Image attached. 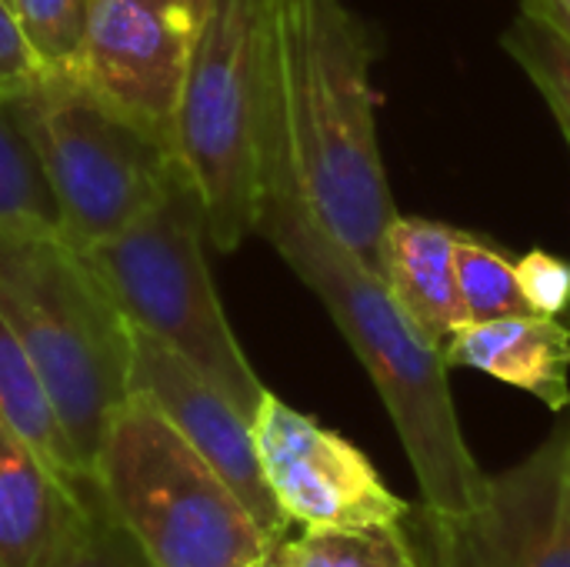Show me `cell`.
<instances>
[{
  "instance_id": "obj_1",
  "label": "cell",
  "mask_w": 570,
  "mask_h": 567,
  "mask_svg": "<svg viewBox=\"0 0 570 567\" xmlns=\"http://www.w3.org/2000/svg\"><path fill=\"white\" fill-rule=\"evenodd\" d=\"M377 50L344 0H274L264 177H281L327 234L381 274L397 204L377 140Z\"/></svg>"
},
{
  "instance_id": "obj_2",
  "label": "cell",
  "mask_w": 570,
  "mask_h": 567,
  "mask_svg": "<svg viewBox=\"0 0 570 567\" xmlns=\"http://www.w3.org/2000/svg\"><path fill=\"white\" fill-rule=\"evenodd\" d=\"M257 234L317 294L364 364L417 475L421 505L438 515L474 511L488 498L491 475L461 431L444 348L411 321L384 277L327 234L301 197L271 174L264 177Z\"/></svg>"
},
{
  "instance_id": "obj_3",
  "label": "cell",
  "mask_w": 570,
  "mask_h": 567,
  "mask_svg": "<svg viewBox=\"0 0 570 567\" xmlns=\"http://www.w3.org/2000/svg\"><path fill=\"white\" fill-rule=\"evenodd\" d=\"M0 314L94 478L104 434L130 398L127 317L83 247L37 221H0Z\"/></svg>"
},
{
  "instance_id": "obj_4",
  "label": "cell",
  "mask_w": 570,
  "mask_h": 567,
  "mask_svg": "<svg viewBox=\"0 0 570 567\" xmlns=\"http://www.w3.org/2000/svg\"><path fill=\"white\" fill-rule=\"evenodd\" d=\"M207 214L177 160L160 194L104 244L83 247L130 328L200 371L247 421L267 388L250 368L207 264Z\"/></svg>"
},
{
  "instance_id": "obj_5",
  "label": "cell",
  "mask_w": 570,
  "mask_h": 567,
  "mask_svg": "<svg viewBox=\"0 0 570 567\" xmlns=\"http://www.w3.org/2000/svg\"><path fill=\"white\" fill-rule=\"evenodd\" d=\"M271 13L274 0H207L174 114V154L197 184L210 244L227 254L261 217Z\"/></svg>"
},
{
  "instance_id": "obj_6",
  "label": "cell",
  "mask_w": 570,
  "mask_h": 567,
  "mask_svg": "<svg viewBox=\"0 0 570 567\" xmlns=\"http://www.w3.org/2000/svg\"><path fill=\"white\" fill-rule=\"evenodd\" d=\"M94 481L150 567H244L274 548L237 491L140 394L114 414Z\"/></svg>"
},
{
  "instance_id": "obj_7",
  "label": "cell",
  "mask_w": 570,
  "mask_h": 567,
  "mask_svg": "<svg viewBox=\"0 0 570 567\" xmlns=\"http://www.w3.org/2000/svg\"><path fill=\"white\" fill-rule=\"evenodd\" d=\"M10 107L53 190L60 231L77 247L104 244L137 221L180 160L73 70L43 67Z\"/></svg>"
},
{
  "instance_id": "obj_8",
  "label": "cell",
  "mask_w": 570,
  "mask_h": 567,
  "mask_svg": "<svg viewBox=\"0 0 570 567\" xmlns=\"http://www.w3.org/2000/svg\"><path fill=\"white\" fill-rule=\"evenodd\" d=\"M421 567H570V428L491 478L468 515L404 518Z\"/></svg>"
},
{
  "instance_id": "obj_9",
  "label": "cell",
  "mask_w": 570,
  "mask_h": 567,
  "mask_svg": "<svg viewBox=\"0 0 570 567\" xmlns=\"http://www.w3.org/2000/svg\"><path fill=\"white\" fill-rule=\"evenodd\" d=\"M207 0H87L73 74L174 150V114Z\"/></svg>"
},
{
  "instance_id": "obj_10",
  "label": "cell",
  "mask_w": 570,
  "mask_h": 567,
  "mask_svg": "<svg viewBox=\"0 0 570 567\" xmlns=\"http://www.w3.org/2000/svg\"><path fill=\"white\" fill-rule=\"evenodd\" d=\"M250 434L264 481L291 525L374 528L407 518L411 505L384 485L357 444L291 408L274 391L254 411Z\"/></svg>"
},
{
  "instance_id": "obj_11",
  "label": "cell",
  "mask_w": 570,
  "mask_h": 567,
  "mask_svg": "<svg viewBox=\"0 0 570 567\" xmlns=\"http://www.w3.org/2000/svg\"><path fill=\"white\" fill-rule=\"evenodd\" d=\"M130 394L147 398L177 428V434L237 491L254 521L277 545L287 535L291 521L284 518L264 481L250 421L180 354L137 328H130Z\"/></svg>"
},
{
  "instance_id": "obj_12",
  "label": "cell",
  "mask_w": 570,
  "mask_h": 567,
  "mask_svg": "<svg viewBox=\"0 0 570 567\" xmlns=\"http://www.w3.org/2000/svg\"><path fill=\"white\" fill-rule=\"evenodd\" d=\"M97 511V481L63 475L0 421V567H60Z\"/></svg>"
},
{
  "instance_id": "obj_13",
  "label": "cell",
  "mask_w": 570,
  "mask_h": 567,
  "mask_svg": "<svg viewBox=\"0 0 570 567\" xmlns=\"http://www.w3.org/2000/svg\"><path fill=\"white\" fill-rule=\"evenodd\" d=\"M448 368L481 371L528 391L551 411L570 404V328L561 317L511 314L458 328L444 341Z\"/></svg>"
},
{
  "instance_id": "obj_14",
  "label": "cell",
  "mask_w": 570,
  "mask_h": 567,
  "mask_svg": "<svg viewBox=\"0 0 570 567\" xmlns=\"http://www.w3.org/2000/svg\"><path fill=\"white\" fill-rule=\"evenodd\" d=\"M458 231L428 217L397 214L381 244V277L411 321L444 348L464 328V307L454 274Z\"/></svg>"
},
{
  "instance_id": "obj_15",
  "label": "cell",
  "mask_w": 570,
  "mask_h": 567,
  "mask_svg": "<svg viewBox=\"0 0 570 567\" xmlns=\"http://www.w3.org/2000/svg\"><path fill=\"white\" fill-rule=\"evenodd\" d=\"M0 421L17 431L27 444H33L50 465L77 481H94L80 465L40 378L30 364L23 344L17 341L13 328L0 314Z\"/></svg>"
},
{
  "instance_id": "obj_16",
  "label": "cell",
  "mask_w": 570,
  "mask_h": 567,
  "mask_svg": "<svg viewBox=\"0 0 570 567\" xmlns=\"http://www.w3.org/2000/svg\"><path fill=\"white\" fill-rule=\"evenodd\" d=\"M271 567H421L401 525L374 528H301L271 548Z\"/></svg>"
},
{
  "instance_id": "obj_17",
  "label": "cell",
  "mask_w": 570,
  "mask_h": 567,
  "mask_svg": "<svg viewBox=\"0 0 570 567\" xmlns=\"http://www.w3.org/2000/svg\"><path fill=\"white\" fill-rule=\"evenodd\" d=\"M454 274H458V294H461L468 324L498 321L511 314H531L518 287L514 261L494 244L458 231Z\"/></svg>"
},
{
  "instance_id": "obj_18",
  "label": "cell",
  "mask_w": 570,
  "mask_h": 567,
  "mask_svg": "<svg viewBox=\"0 0 570 567\" xmlns=\"http://www.w3.org/2000/svg\"><path fill=\"white\" fill-rule=\"evenodd\" d=\"M501 43L511 53V60L528 74V80L538 87L570 147V43L558 37L548 23L521 10L511 20V27L501 33Z\"/></svg>"
},
{
  "instance_id": "obj_19",
  "label": "cell",
  "mask_w": 570,
  "mask_h": 567,
  "mask_svg": "<svg viewBox=\"0 0 570 567\" xmlns=\"http://www.w3.org/2000/svg\"><path fill=\"white\" fill-rule=\"evenodd\" d=\"M0 221H37L60 227L53 190L17 124L10 100H0Z\"/></svg>"
},
{
  "instance_id": "obj_20",
  "label": "cell",
  "mask_w": 570,
  "mask_h": 567,
  "mask_svg": "<svg viewBox=\"0 0 570 567\" xmlns=\"http://www.w3.org/2000/svg\"><path fill=\"white\" fill-rule=\"evenodd\" d=\"M10 10L43 67L73 70L87 27V0H10Z\"/></svg>"
},
{
  "instance_id": "obj_21",
  "label": "cell",
  "mask_w": 570,
  "mask_h": 567,
  "mask_svg": "<svg viewBox=\"0 0 570 567\" xmlns=\"http://www.w3.org/2000/svg\"><path fill=\"white\" fill-rule=\"evenodd\" d=\"M518 287L531 314L561 317L570 311V261L551 251H528L521 261H514Z\"/></svg>"
},
{
  "instance_id": "obj_22",
  "label": "cell",
  "mask_w": 570,
  "mask_h": 567,
  "mask_svg": "<svg viewBox=\"0 0 570 567\" xmlns=\"http://www.w3.org/2000/svg\"><path fill=\"white\" fill-rule=\"evenodd\" d=\"M60 567H150V561L100 501V511H97L90 531L83 535V541L70 551V558Z\"/></svg>"
},
{
  "instance_id": "obj_23",
  "label": "cell",
  "mask_w": 570,
  "mask_h": 567,
  "mask_svg": "<svg viewBox=\"0 0 570 567\" xmlns=\"http://www.w3.org/2000/svg\"><path fill=\"white\" fill-rule=\"evenodd\" d=\"M43 70L30 40L23 37L10 0H0V100L17 97L30 87V80Z\"/></svg>"
},
{
  "instance_id": "obj_24",
  "label": "cell",
  "mask_w": 570,
  "mask_h": 567,
  "mask_svg": "<svg viewBox=\"0 0 570 567\" xmlns=\"http://www.w3.org/2000/svg\"><path fill=\"white\" fill-rule=\"evenodd\" d=\"M521 13L548 23L558 37L570 43V0H518Z\"/></svg>"
},
{
  "instance_id": "obj_25",
  "label": "cell",
  "mask_w": 570,
  "mask_h": 567,
  "mask_svg": "<svg viewBox=\"0 0 570 567\" xmlns=\"http://www.w3.org/2000/svg\"><path fill=\"white\" fill-rule=\"evenodd\" d=\"M244 567H271V555H267V558H261V561H250V565H244Z\"/></svg>"
}]
</instances>
